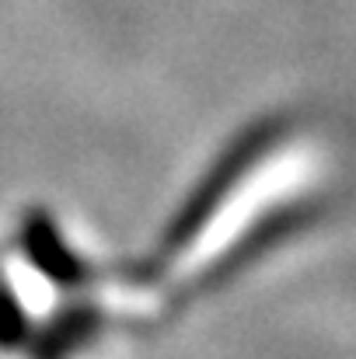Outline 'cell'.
Returning <instances> with one entry per match:
<instances>
[{
    "instance_id": "cell-1",
    "label": "cell",
    "mask_w": 356,
    "mask_h": 359,
    "mask_svg": "<svg viewBox=\"0 0 356 359\" xmlns=\"http://www.w3.org/2000/svg\"><path fill=\"white\" fill-rule=\"evenodd\" d=\"M21 342H25V311L7 279H0V349H14Z\"/></svg>"
}]
</instances>
